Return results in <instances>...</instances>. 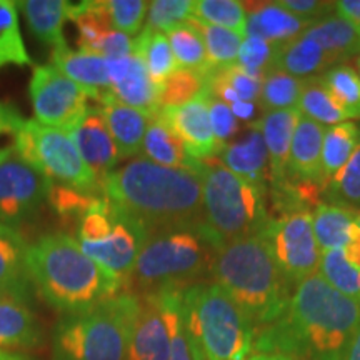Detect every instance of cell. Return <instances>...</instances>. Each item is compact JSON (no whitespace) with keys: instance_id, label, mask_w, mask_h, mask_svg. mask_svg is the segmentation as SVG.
<instances>
[{"instance_id":"cell-22","label":"cell","mask_w":360,"mask_h":360,"mask_svg":"<svg viewBox=\"0 0 360 360\" xmlns=\"http://www.w3.org/2000/svg\"><path fill=\"white\" fill-rule=\"evenodd\" d=\"M44 332L22 299L0 295V349H34L42 345Z\"/></svg>"},{"instance_id":"cell-24","label":"cell","mask_w":360,"mask_h":360,"mask_svg":"<svg viewBox=\"0 0 360 360\" xmlns=\"http://www.w3.org/2000/svg\"><path fill=\"white\" fill-rule=\"evenodd\" d=\"M314 24L292 15L278 6L272 4H255L250 12H247V35H255L278 47L300 35H304Z\"/></svg>"},{"instance_id":"cell-50","label":"cell","mask_w":360,"mask_h":360,"mask_svg":"<svg viewBox=\"0 0 360 360\" xmlns=\"http://www.w3.org/2000/svg\"><path fill=\"white\" fill-rule=\"evenodd\" d=\"M292 15L310 24H317L335 12V2H319V0H282L277 2Z\"/></svg>"},{"instance_id":"cell-2","label":"cell","mask_w":360,"mask_h":360,"mask_svg":"<svg viewBox=\"0 0 360 360\" xmlns=\"http://www.w3.org/2000/svg\"><path fill=\"white\" fill-rule=\"evenodd\" d=\"M103 197L148 233L205 224L204 195L193 170L164 167L137 157L103 182Z\"/></svg>"},{"instance_id":"cell-6","label":"cell","mask_w":360,"mask_h":360,"mask_svg":"<svg viewBox=\"0 0 360 360\" xmlns=\"http://www.w3.org/2000/svg\"><path fill=\"white\" fill-rule=\"evenodd\" d=\"M141 295L122 292L87 312L65 315L53 330V360H127Z\"/></svg>"},{"instance_id":"cell-52","label":"cell","mask_w":360,"mask_h":360,"mask_svg":"<svg viewBox=\"0 0 360 360\" xmlns=\"http://www.w3.org/2000/svg\"><path fill=\"white\" fill-rule=\"evenodd\" d=\"M98 53H101L102 57H105L107 60L134 56L135 39L124 32H119V30H112V32L107 34L105 39L101 42Z\"/></svg>"},{"instance_id":"cell-49","label":"cell","mask_w":360,"mask_h":360,"mask_svg":"<svg viewBox=\"0 0 360 360\" xmlns=\"http://www.w3.org/2000/svg\"><path fill=\"white\" fill-rule=\"evenodd\" d=\"M209 115H210V124H212V130L215 139L220 146H227V141H231L232 135L237 132V120L236 115L231 109L229 103L220 101L210 96L209 102Z\"/></svg>"},{"instance_id":"cell-48","label":"cell","mask_w":360,"mask_h":360,"mask_svg":"<svg viewBox=\"0 0 360 360\" xmlns=\"http://www.w3.org/2000/svg\"><path fill=\"white\" fill-rule=\"evenodd\" d=\"M328 186L335 193L337 202L360 209V142L349 164L328 182Z\"/></svg>"},{"instance_id":"cell-10","label":"cell","mask_w":360,"mask_h":360,"mask_svg":"<svg viewBox=\"0 0 360 360\" xmlns=\"http://www.w3.org/2000/svg\"><path fill=\"white\" fill-rule=\"evenodd\" d=\"M265 233L278 267L292 285L319 272L322 250L315 240L309 210H297L270 220Z\"/></svg>"},{"instance_id":"cell-4","label":"cell","mask_w":360,"mask_h":360,"mask_svg":"<svg viewBox=\"0 0 360 360\" xmlns=\"http://www.w3.org/2000/svg\"><path fill=\"white\" fill-rule=\"evenodd\" d=\"M210 277L244 310L254 328L277 321L289 305L292 283L278 267L265 232L220 247Z\"/></svg>"},{"instance_id":"cell-16","label":"cell","mask_w":360,"mask_h":360,"mask_svg":"<svg viewBox=\"0 0 360 360\" xmlns=\"http://www.w3.org/2000/svg\"><path fill=\"white\" fill-rule=\"evenodd\" d=\"M110 92L117 101L134 109L155 115L160 110L159 85L148 77L146 65L139 56L107 60Z\"/></svg>"},{"instance_id":"cell-62","label":"cell","mask_w":360,"mask_h":360,"mask_svg":"<svg viewBox=\"0 0 360 360\" xmlns=\"http://www.w3.org/2000/svg\"><path fill=\"white\" fill-rule=\"evenodd\" d=\"M359 70H360V56H359Z\"/></svg>"},{"instance_id":"cell-3","label":"cell","mask_w":360,"mask_h":360,"mask_svg":"<svg viewBox=\"0 0 360 360\" xmlns=\"http://www.w3.org/2000/svg\"><path fill=\"white\" fill-rule=\"evenodd\" d=\"M27 270L40 295L65 315L87 312L127 287L62 232L47 233L29 245Z\"/></svg>"},{"instance_id":"cell-46","label":"cell","mask_w":360,"mask_h":360,"mask_svg":"<svg viewBox=\"0 0 360 360\" xmlns=\"http://www.w3.org/2000/svg\"><path fill=\"white\" fill-rule=\"evenodd\" d=\"M148 6L150 2H143V0H109L107 7H109L114 30L127 35L137 34L146 20Z\"/></svg>"},{"instance_id":"cell-55","label":"cell","mask_w":360,"mask_h":360,"mask_svg":"<svg viewBox=\"0 0 360 360\" xmlns=\"http://www.w3.org/2000/svg\"><path fill=\"white\" fill-rule=\"evenodd\" d=\"M231 109L233 112V115L238 117V119L249 120L254 117L255 105L252 102H236V103H231Z\"/></svg>"},{"instance_id":"cell-29","label":"cell","mask_w":360,"mask_h":360,"mask_svg":"<svg viewBox=\"0 0 360 360\" xmlns=\"http://www.w3.org/2000/svg\"><path fill=\"white\" fill-rule=\"evenodd\" d=\"M70 2L64 0H22L17 2L29 24L30 32L53 49L67 45L64 24L69 19Z\"/></svg>"},{"instance_id":"cell-43","label":"cell","mask_w":360,"mask_h":360,"mask_svg":"<svg viewBox=\"0 0 360 360\" xmlns=\"http://www.w3.org/2000/svg\"><path fill=\"white\" fill-rule=\"evenodd\" d=\"M207 87V74L179 69L159 87V102L162 107H179L191 102Z\"/></svg>"},{"instance_id":"cell-47","label":"cell","mask_w":360,"mask_h":360,"mask_svg":"<svg viewBox=\"0 0 360 360\" xmlns=\"http://www.w3.org/2000/svg\"><path fill=\"white\" fill-rule=\"evenodd\" d=\"M274 47L267 40L255 37V35H245L242 42L240 51H238L237 65L250 75L255 77H264V74L272 67Z\"/></svg>"},{"instance_id":"cell-54","label":"cell","mask_w":360,"mask_h":360,"mask_svg":"<svg viewBox=\"0 0 360 360\" xmlns=\"http://www.w3.org/2000/svg\"><path fill=\"white\" fill-rule=\"evenodd\" d=\"M335 13L355 27L360 34V0H340L335 2Z\"/></svg>"},{"instance_id":"cell-13","label":"cell","mask_w":360,"mask_h":360,"mask_svg":"<svg viewBox=\"0 0 360 360\" xmlns=\"http://www.w3.org/2000/svg\"><path fill=\"white\" fill-rule=\"evenodd\" d=\"M182 310V290L141 295L127 360H169L174 323Z\"/></svg>"},{"instance_id":"cell-60","label":"cell","mask_w":360,"mask_h":360,"mask_svg":"<svg viewBox=\"0 0 360 360\" xmlns=\"http://www.w3.org/2000/svg\"><path fill=\"white\" fill-rule=\"evenodd\" d=\"M355 224L360 229V210H355Z\"/></svg>"},{"instance_id":"cell-39","label":"cell","mask_w":360,"mask_h":360,"mask_svg":"<svg viewBox=\"0 0 360 360\" xmlns=\"http://www.w3.org/2000/svg\"><path fill=\"white\" fill-rule=\"evenodd\" d=\"M192 19L247 35V8L237 0H195L192 4Z\"/></svg>"},{"instance_id":"cell-27","label":"cell","mask_w":360,"mask_h":360,"mask_svg":"<svg viewBox=\"0 0 360 360\" xmlns=\"http://www.w3.org/2000/svg\"><path fill=\"white\" fill-rule=\"evenodd\" d=\"M146 159L164 167L193 170L200 160H195L187 152L182 139L175 134V130L159 115V112L152 117L148 124L142 146Z\"/></svg>"},{"instance_id":"cell-57","label":"cell","mask_w":360,"mask_h":360,"mask_svg":"<svg viewBox=\"0 0 360 360\" xmlns=\"http://www.w3.org/2000/svg\"><path fill=\"white\" fill-rule=\"evenodd\" d=\"M342 250L345 252V255H347V259L350 260V262H352L355 267L360 269V236L355 238L352 244Z\"/></svg>"},{"instance_id":"cell-34","label":"cell","mask_w":360,"mask_h":360,"mask_svg":"<svg viewBox=\"0 0 360 360\" xmlns=\"http://www.w3.org/2000/svg\"><path fill=\"white\" fill-rule=\"evenodd\" d=\"M359 142L360 129L354 122H340L327 127L322 147V169L327 184L349 164Z\"/></svg>"},{"instance_id":"cell-42","label":"cell","mask_w":360,"mask_h":360,"mask_svg":"<svg viewBox=\"0 0 360 360\" xmlns=\"http://www.w3.org/2000/svg\"><path fill=\"white\" fill-rule=\"evenodd\" d=\"M195 22L204 37L210 69H225V67L236 65L245 35L222 29V27L202 24L197 19Z\"/></svg>"},{"instance_id":"cell-20","label":"cell","mask_w":360,"mask_h":360,"mask_svg":"<svg viewBox=\"0 0 360 360\" xmlns=\"http://www.w3.org/2000/svg\"><path fill=\"white\" fill-rule=\"evenodd\" d=\"M52 62L53 67L74 80L87 94V97L98 101L103 92L110 90L107 58L101 53L70 51L69 45H62L53 49Z\"/></svg>"},{"instance_id":"cell-51","label":"cell","mask_w":360,"mask_h":360,"mask_svg":"<svg viewBox=\"0 0 360 360\" xmlns=\"http://www.w3.org/2000/svg\"><path fill=\"white\" fill-rule=\"evenodd\" d=\"M169 360H205L200 349L197 347L195 342L188 335L186 323H184L182 310H180V315L174 323Z\"/></svg>"},{"instance_id":"cell-9","label":"cell","mask_w":360,"mask_h":360,"mask_svg":"<svg viewBox=\"0 0 360 360\" xmlns=\"http://www.w3.org/2000/svg\"><path fill=\"white\" fill-rule=\"evenodd\" d=\"M13 150L52 184L103 195L101 182L90 172L70 134L47 127L35 119L25 120L15 135Z\"/></svg>"},{"instance_id":"cell-8","label":"cell","mask_w":360,"mask_h":360,"mask_svg":"<svg viewBox=\"0 0 360 360\" xmlns=\"http://www.w3.org/2000/svg\"><path fill=\"white\" fill-rule=\"evenodd\" d=\"M195 174L202 184L205 224L220 245L267 231L262 188L212 160H200Z\"/></svg>"},{"instance_id":"cell-30","label":"cell","mask_w":360,"mask_h":360,"mask_svg":"<svg viewBox=\"0 0 360 360\" xmlns=\"http://www.w3.org/2000/svg\"><path fill=\"white\" fill-rule=\"evenodd\" d=\"M305 35L321 45L323 52L334 58L335 64L352 56H360V34L352 24L337 13L314 24Z\"/></svg>"},{"instance_id":"cell-45","label":"cell","mask_w":360,"mask_h":360,"mask_svg":"<svg viewBox=\"0 0 360 360\" xmlns=\"http://www.w3.org/2000/svg\"><path fill=\"white\" fill-rule=\"evenodd\" d=\"M191 0H155L148 6L147 29L169 32L170 29L187 22L192 17Z\"/></svg>"},{"instance_id":"cell-18","label":"cell","mask_w":360,"mask_h":360,"mask_svg":"<svg viewBox=\"0 0 360 360\" xmlns=\"http://www.w3.org/2000/svg\"><path fill=\"white\" fill-rule=\"evenodd\" d=\"M299 117L300 112L297 109L276 110L265 112L262 119L254 122L255 127L262 132L265 147H267L269 174L274 192L287 186L292 180L290 146Z\"/></svg>"},{"instance_id":"cell-38","label":"cell","mask_w":360,"mask_h":360,"mask_svg":"<svg viewBox=\"0 0 360 360\" xmlns=\"http://www.w3.org/2000/svg\"><path fill=\"white\" fill-rule=\"evenodd\" d=\"M322 82L347 119L360 117V75L352 67L345 64L330 67L322 75Z\"/></svg>"},{"instance_id":"cell-28","label":"cell","mask_w":360,"mask_h":360,"mask_svg":"<svg viewBox=\"0 0 360 360\" xmlns=\"http://www.w3.org/2000/svg\"><path fill=\"white\" fill-rule=\"evenodd\" d=\"M315 240L322 252L342 250L360 236L355 210L335 204H319L312 214Z\"/></svg>"},{"instance_id":"cell-14","label":"cell","mask_w":360,"mask_h":360,"mask_svg":"<svg viewBox=\"0 0 360 360\" xmlns=\"http://www.w3.org/2000/svg\"><path fill=\"white\" fill-rule=\"evenodd\" d=\"M147 237L148 232L146 227L117 207L115 220L109 236L97 244L79 245L94 262L109 270L112 276L120 278L125 285H130L135 262Z\"/></svg>"},{"instance_id":"cell-7","label":"cell","mask_w":360,"mask_h":360,"mask_svg":"<svg viewBox=\"0 0 360 360\" xmlns=\"http://www.w3.org/2000/svg\"><path fill=\"white\" fill-rule=\"evenodd\" d=\"M182 315L205 360H249L254 323L217 283L199 282L184 289Z\"/></svg>"},{"instance_id":"cell-12","label":"cell","mask_w":360,"mask_h":360,"mask_svg":"<svg viewBox=\"0 0 360 360\" xmlns=\"http://www.w3.org/2000/svg\"><path fill=\"white\" fill-rule=\"evenodd\" d=\"M52 182L13 150L0 157V224L15 229L47 200Z\"/></svg>"},{"instance_id":"cell-40","label":"cell","mask_w":360,"mask_h":360,"mask_svg":"<svg viewBox=\"0 0 360 360\" xmlns=\"http://www.w3.org/2000/svg\"><path fill=\"white\" fill-rule=\"evenodd\" d=\"M299 112L309 117V119L315 120L317 124L326 125V127L347 120L344 112L332 101L330 94L327 92L326 85L322 82V77H319V75L304 79L302 96H300L299 101Z\"/></svg>"},{"instance_id":"cell-37","label":"cell","mask_w":360,"mask_h":360,"mask_svg":"<svg viewBox=\"0 0 360 360\" xmlns=\"http://www.w3.org/2000/svg\"><path fill=\"white\" fill-rule=\"evenodd\" d=\"M7 65H32L22 39L17 4L0 0V70Z\"/></svg>"},{"instance_id":"cell-61","label":"cell","mask_w":360,"mask_h":360,"mask_svg":"<svg viewBox=\"0 0 360 360\" xmlns=\"http://www.w3.org/2000/svg\"><path fill=\"white\" fill-rule=\"evenodd\" d=\"M12 147H13V146H12ZM12 147H4V148H0V157H2V155H6V154H7V152H8V150H11V148H12Z\"/></svg>"},{"instance_id":"cell-41","label":"cell","mask_w":360,"mask_h":360,"mask_svg":"<svg viewBox=\"0 0 360 360\" xmlns=\"http://www.w3.org/2000/svg\"><path fill=\"white\" fill-rule=\"evenodd\" d=\"M319 274L340 294L360 300V269L350 262L344 250L322 252Z\"/></svg>"},{"instance_id":"cell-15","label":"cell","mask_w":360,"mask_h":360,"mask_svg":"<svg viewBox=\"0 0 360 360\" xmlns=\"http://www.w3.org/2000/svg\"><path fill=\"white\" fill-rule=\"evenodd\" d=\"M210 92H200L191 102L179 107H162L159 115L182 139L187 152L195 160H210L222 152V146L215 139L209 115Z\"/></svg>"},{"instance_id":"cell-5","label":"cell","mask_w":360,"mask_h":360,"mask_svg":"<svg viewBox=\"0 0 360 360\" xmlns=\"http://www.w3.org/2000/svg\"><path fill=\"white\" fill-rule=\"evenodd\" d=\"M217 238L207 225L174 227L148 233L130 285L142 295L165 290H184L210 277L215 255L220 249Z\"/></svg>"},{"instance_id":"cell-58","label":"cell","mask_w":360,"mask_h":360,"mask_svg":"<svg viewBox=\"0 0 360 360\" xmlns=\"http://www.w3.org/2000/svg\"><path fill=\"white\" fill-rule=\"evenodd\" d=\"M249 360H292L281 354H264V352H252Z\"/></svg>"},{"instance_id":"cell-53","label":"cell","mask_w":360,"mask_h":360,"mask_svg":"<svg viewBox=\"0 0 360 360\" xmlns=\"http://www.w3.org/2000/svg\"><path fill=\"white\" fill-rule=\"evenodd\" d=\"M25 119L15 107L0 102V135H13L15 137L19 130L24 127Z\"/></svg>"},{"instance_id":"cell-23","label":"cell","mask_w":360,"mask_h":360,"mask_svg":"<svg viewBox=\"0 0 360 360\" xmlns=\"http://www.w3.org/2000/svg\"><path fill=\"white\" fill-rule=\"evenodd\" d=\"M29 245L15 229L0 224V295L25 300L30 289L27 270Z\"/></svg>"},{"instance_id":"cell-56","label":"cell","mask_w":360,"mask_h":360,"mask_svg":"<svg viewBox=\"0 0 360 360\" xmlns=\"http://www.w3.org/2000/svg\"><path fill=\"white\" fill-rule=\"evenodd\" d=\"M335 360H360V328L357 334H355L354 339L350 340L347 349H345L340 357Z\"/></svg>"},{"instance_id":"cell-44","label":"cell","mask_w":360,"mask_h":360,"mask_svg":"<svg viewBox=\"0 0 360 360\" xmlns=\"http://www.w3.org/2000/svg\"><path fill=\"white\" fill-rule=\"evenodd\" d=\"M103 195H94V193H85L75 188L60 186V184H52L51 192H49V204L52 209L64 219L77 220L87 212L96 202Z\"/></svg>"},{"instance_id":"cell-35","label":"cell","mask_w":360,"mask_h":360,"mask_svg":"<svg viewBox=\"0 0 360 360\" xmlns=\"http://www.w3.org/2000/svg\"><path fill=\"white\" fill-rule=\"evenodd\" d=\"M165 35H167L180 69L195 70L200 74H209L212 70L209 64V57H207L204 37L197 27L195 19L191 17L187 22L165 32Z\"/></svg>"},{"instance_id":"cell-26","label":"cell","mask_w":360,"mask_h":360,"mask_svg":"<svg viewBox=\"0 0 360 360\" xmlns=\"http://www.w3.org/2000/svg\"><path fill=\"white\" fill-rule=\"evenodd\" d=\"M335 65V60L323 52V49L307 35H300L290 42L274 47L270 69H277L297 79L315 77Z\"/></svg>"},{"instance_id":"cell-11","label":"cell","mask_w":360,"mask_h":360,"mask_svg":"<svg viewBox=\"0 0 360 360\" xmlns=\"http://www.w3.org/2000/svg\"><path fill=\"white\" fill-rule=\"evenodd\" d=\"M35 120L70 134L87 114V94L52 65L34 67L29 82Z\"/></svg>"},{"instance_id":"cell-31","label":"cell","mask_w":360,"mask_h":360,"mask_svg":"<svg viewBox=\"0 0 360 360\" xmlns=\"http://www.w3.org/2000/svg\"><path fill=\"white\" fill-rule=\"evenodd\" d=\"M262 77H255L237 64L225 69H212L207 74V90L225 103L259 101Z\"/></svg>"},{"instance_id":"cell-36","label":"cell","mask_w":360,"mask_h":360,"mask_svg":"<svg viewBox=\"0 0 360 360\" xmlns=\"http://www.w3.org/2000/svg\"><path fill=\"white\" fill-rule=\"evenodd\" d=\"M304 79L277 69H269L262 77L260 87V105L265 112L299 110V101L302 96Z\"/></svg>"},{"instance_id":"cell-17","label":"cell","mask_w":360,"mask_h":360,"mask_svg":"<svg viewBox=\"0 0 360 360\" xmlns=\"http://www.w3.org/2000/svg\"><path fill=\"white\" fill-rule=\"evenodd\" d=\"M70 137L90 172L96 175L103 188V182L112 174L120 157L101 107L89 109L82 122L70 132Z\"/></svg>"},{"instance_id":"cell-1","label":"cell","mask_w":360,"mask_h":360,"mask_svg":"<svg viewBox=\"0 0 360 360\" xmlns=\"http://www.w3.org/2000/svg\"><path fill=\"white\" fill-rule=\"evenodd\" d=\"M360 328V300L340 294L321 274L297 283L277 321L255 332L254 352L292 360H335Z\"/></svg>"},{"instance_id":"cell-32","label":"cell","mask_w":360,"mask_h":360,"mask_svg":"<svg viewBox=\"0 0 360 360\" xmlns=\"http://www.w3.org/2000/svg\"><path fill=\"white\" fill-rule=\"evenodd\" d=\"M135 56L142 58L148 77L159 87L175 70L180 69L177 60H175L167 35L164 32L147 29V27L135 39Z\"/></svg>"},{"instance_id":"cell-21","label":"cell","mask_w":360,"mask_h":360,"mask_svg":"<svg viewBox=\"0 0 360 360\" xmlns=\"http://www.w3.org/2000/svg\"><path fill=\"white\" fill-rule=\"evenodd\" d=\"M327 127L300 114L290 146L292 177L314 184H327L322 169L323 135Z\"/></svg>"},{"instance_id":"cell-19","label":"cell","mask_w":360,"mask_h":360,"mask_svg":"<svg viewBox=\"0 0 360 360\" xmlns=\"http://www.w3.org/2000/svg\"><path fill=\"white\" fill-rule=\"evenodd\" d=\"M109 125L110 135L120 159H130L142 150L143 137L154 115L125 105L112 96L110 90L103 92L97 101Z\"/></svg>"},{"instance_id":"cell-33","label":"cell","mask_w":360,"mask_h":360,"mask_svg":"<svg viewBox=\"0 0 360 360\" xmlns=\"http://www.w3.org/2000/svg\"><path fill=\"white\" fill-rule=\"evenodd\" d=\"M69 20L77 25L80 51L98 53L101 42L114 30L107 2H79L72 4Z\"/></svg>"},{"instance_id":"cell-59","label":"cell","mask_w":360,"mask_h":360,"mask_svg":"<svg viewBox=\"0 0 360 360\" xmlns=\"http://www.w3.org/2000/svg\"><path fill=\"white\" fill-rule=\"evenodd\" d=\"M0 360H34L27 355L17 354V352H8V350H2L0 349Z\"/></svg>"},{"instance_id":"cell-25","label":"cell","mask_w":360,"mask_h":360,"mask_svg":"<svg viewBox=\"0 0 360 360\" xmlns=\"http://www.w3.org/2000/svg\"><path fill=\"white\" fill-rule=\"evenodd\" d=\"M219 157L229 170L264 191L265 179H267L269 154L262 132L254 124L242 141L224 146Z\"/></svg>"}]
</instances>
